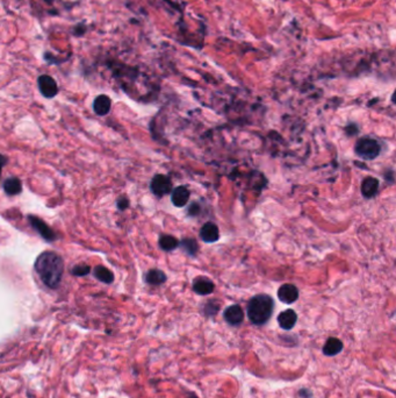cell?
Returning <instances> with one entry per match:
<instances>
[{"mask_svg": "<svg viewBox=\"0 0 396 398\" xmlns=\"http://www.w3.org/2000/svg\"><path fill=\"white\" fill-rule=\"evenodd\" d=\"M381 146L377 140L371 137H362L356 144V153L364 160H373L380 154Z\"/></svg>", "mask_w": 396, "mask_h": 398, "instance_id": "3957f363", "label": "cell"}, {"mask_svg": "<svg viewBox=\"0 0 396 398\" xmlns=\"http://www.w3.org/2000/svg\"><path fill=\"white\" fill-rule=\"evenodd\" d=\"M215 289L214 283L204 276H199L193 281V290L200 296L210 295Z\"/></svg>", "mask_w": 396, "mask_h": 398, "instance_id": "30bf717a", "label": "cell"}, {"mask_svg": "<svg viewBox=\"0 0 396 398\" xmlns=\"http://www.w3.org/2000/svg\"><path fill=\"white\" fill-rule=\"evenodd\" d=\"M38 87L42 96L44 98H48V99H51V98H54L58 93L57 83L49 75L40 76L38 78Z\"/></svg>", "mask_w": 396, "mask_h": 398, "instance_id": "5b68a950", "label": "cell"}, {"mask_svg": "<svg viewBox=\"0 0 396 398\" xmlns=\"http://www.w3.org/2000/svg\"><path fill=\"white\" fill-rule=\"evenodd\" d=\"M219 308V304L215 301H209L203 305V314H206L207 317H212L217 313Z\"/></svg>", "mask_w": 396, "mask_h": 398, "instance_id": "44dd1931", "label": "cell"}, {"mask_svg": "<svg viewBox=\"0 0 396 398\" xmlns=\"http://www.w3.org/2000/svg\"><path fill=\"white\" fill-rule=\"evenodd\" d=\"M91 267H88L86 265H77L75 268L71 269V274L75 276H78V277H81V276H86L90 274Z\"/></svg>", "mask_w": 396, "mask_h": 398, "instance_id": "7402d4cb", "label": "cell"}, {"mask_svg": "<svg viewBox=\"0 0 396 398\" xmlns=\"http://www.w3.org/2000/svg\"><path fill=\"white\" fill-rule=\"evenodd\" d=\"M278 297L285 304H292L299 298V290L293 284H283L279 288Z\"/></svg>", "mask_w": 396, "mask_h": 398, "instance_id": "9c48e42d", "label": "cell"}, {"mask_svg": "<svg viewBox=\"0 0 396 398\" xmlns=\"http://www.w3.org/2000/svg\"><path fill=\"white\" fill-rule=\"evenodd\" d=\"M275 309V302L267 295H257L247 304V317L255 325H264L269 321Z\"/></svg>", "mask_w": 396, "mask_h": 398, "instance_id": "7a4b0ae2", "label": "cell"}, {"mask_svg": "<svg viewBox=\"0 0 396 398\" xmlns=\"http://www.w3.org/2000/svg\"><path fill=\"white\" fill-rule=\"evenodd\" d=\"M28 221L31 223V226L35 229L36 232L41 235L42 239H44L45 241L52 242L56 240V233L52 231V229L49 227L47 223H45L43 220L40 219L39 217L35 216H28Z\"/></svg>", "mask_w": 396, "mask_h": 398, "instance_id": "8992f818", "label": "cell"}, {"mask_svg": "<svg viewBox=\"0 0 396 398\" xmlns=\"http://www.w3.org/2000/svg\"><path fill=\"white\" fill-rule=\"evenodd\" d=\"M117 205L120 211H124V210H127L128 206H129V200H128L126 197H120V198L118 199Z\"/></svg>", "mask_w": 396, "mask_h": 398, "instance_id": "cb8c5ba5", "label": "cell"}, {"mask_svg": "<svg viewBox=\"0 0 396 398\" xmlns=\"http://www.w3.org/2000/svg\"><path fill=\"white\" fill-rule=\"evenodd\" d=\"M392 100H393V103L396 104V90L394 91V93H393V96H392Z\"/></svg>", "mask_w": 396, "mask_h": 398, "instance_id": "484cf974", "label": "cell"}, {"mask_svg": "<svg viewBox=\"0 0 396 398\" xmlns=\"http://www.w3.org/2000/svg\"><path fill=\"white\" fill-rule=\"evenodd\" d=\"M190 196H191V192H190V190L187 189V186L180 185V186H177L176 189H173L171 199H172V203L174 206L184 207L187 203H189Z\"/></svg>", "mask_w": 396, "mask_h": 398, "instance_id": "8fae6325", "label": "cell"}, {"mask_svg": "<svg viewBox=\"0 0 396 398\" xmlns=\"http://www.w3.org/2000/svg\"><path fill=\"white\" fill-rule=\"evenodd\" d=\"M201 211V207L198 203H193L192 205L189 207V210H187V215L190 217H196L200 213Z\"/></svg>", "mask_w": 396, "mask_h": 398, "instance_id": "603a6c76", "label": "cell"}, {"mask_svg": "<svg viewBox=\"0 0 396 398\" xmlns=\"http://www.w3.org/2000/svg\"><path fill=\"white\" fill-rule=\"evenodd\" d=\"M343 350V343L337 338H329L323 346V354L326 356H336Z\"/></svg>", "mask_w": 396, "mask_h": 398, "instance_id": "2e32d148", "label": "cell"}, {"mask_svg": "<svg viewBox=\"0 0 396 398\" xmlns=\"http://www.w3.org/2000/svg\"><path fill=\"white\" fill-rule=\"evenodd\" d=\"M223 317L224 320H226L229 325L238 326V325L242 324L244 320V312L239 305L237 304L230 305V307H228L226 310H224Z\"/></svg>", "mask_w": 396, "mask_h": 398, "instance_id": "52a82bcc", "label": "cell"}, {"mask_svg": "<svg viewBox=\"0 0 396 398\" xmlns=\"http://www.w3.org/2000/svg\"><path fill=\"white\" fill-rule=\"evenodd\" d=\"M379 180L374 177H366L361 183V193L365 198H372L377 195Z\"/></svg>", "mask_w": 396, "mask_h": 398, "instance_id": "5bb4252c", "label": "cell"}, {"mask_svg": "<svg viewBox=\"0 0 396 398\" xmlns=\"http://www.w3.org/2000/svg\"><path fill=\"white\" fill-rule=\"evenodd\" d=\"M200 238L202 241L207 242V243L216 242L217 240L220 239L219 227H217L215 223L212 221L206 222L202 227H201Z\"/></svg>", "mask_w": 396, "mask_h": 398, "instance_id": "ba28073f", "label": "cell"}, {"mask_svg": "<svg viewBox=\"0 0 396 398\" xmlns=\"http://www.w3.org/2000/svg\"><path fill=\"white\" fill-rule=\"evenodd\" d=\"M180 247L184 249V252L186 254H189L190 256H196L199 252V246H198V242L194 239L186 238L183 239L180 241Z\"/></svg>", "mask_w": 396, "mask_h": 398, "instance_id": "ffe728a7", "label": "cell"}, {"mask_svg": "<svg viewBox=\"0 0 396 398\" xmlns=\"http://www.w3.org/2000/svg\"><path fill=\"white\" fill-rule=\"evenodd\" d=\"M81 27H82V26H77V27H76L75 32H74L76 35H82L85 32H86V28H85V27L81 28Z\"/></svg>", "mask_w": 396, "mask_h": 398, "instance_id": "d4e9b609", "label": "cell"}, {"mask_svg": "<svg viewBox=\"0 0 396 398\" xmlns=\"http://www.w3.org/2000/svg\"><path fill=\"white\" fill-rule=\"evenodd\" d=\"M112 101L106 94H100L93 101V110L98 116H106L110 113Z\"/></svg>", "mask_w": 396, "mask_h": 398, "instance_id": "4fadbf2b", "label": "cell"}, {"mask_svg": "<svg viewBox=\"0 0 396 398\" xmlns=\"http://www.w3.org/2000/svg\"><path fill=\"white\" fill-rule=\"evenodd\" d=\"M2 189L8 196H16L22 191V183L16 177H8L2 183Z\"/></svg>", "mask_w": 396, "mask_h": 398, "instance_id": "9a60e30c", "label": "cell"}, {"mask_svg": "<svg viewBox=\"0 0 396 398\" xmlns=\"http://www.w3.org/2000/svg\"><path fill=\"white\" fill-rule=\"evenodd\" d=\"M93 275L94 277L102 283L106 284H111L114 281V275L110 269H107L104 265H95L93 268Z\"/></svg>", "mask_w": 396, "mask_h": 398, "instance_id": "e0dca14e", "label": "cell"}, {"mask_svg": "<svg viewBox=\"0 0 396 398\" xmlns=\"http://www.w3.org/2000/svg\"><path fill=\"white\" fill-rule=\"evenodd\" d=\"M166 281V275L159 269H151L145 274V282L150 285H160Z\"/></svg>", "mask_w": 396, "mask_h": 398, "instance_id": "ac0fdd59", "label": "cell"}, {"mask_svg": "<svg viewBox=\"0 0 396 398\" xmlns=\"http://www.w3.org/2000/svg\"><path fill=\"white\" fill-rule=\"evenodd\" d=\"M151 192L157 197H163L167 193H170L172 190V182L167 176L165 175H156L151 179L150 183Z\"/></svg>", "mask_w": 396, "mask_h": 398, "instance_id": "277c9868", "label": "cell"}, {"mask_svg": "<svg viewBox=\"0 0 396 398\" xmlns=\"http://www.w3.org/2000/svg\"><path fill=\"white\" fill-rule=\"evenodd\" d=\"M35 270L48 288H58L63 278V259L55 252H43L36 259Z\"/></svg>", "mask_w": 396, "mask_h": 398, "instance_id": "6da1fadb", "label": "cell"}, {"mask_svg": "<svg viewBox=\"0 0 396 398\" xmlns=\"http://www.w3.org/2000/svg\"><path fill=\"white\" fill-rule=\"evenodd\" d=\"M158 243H159V247L165 252L174 251L177 247H180V242L173 235H161Z\"/></svg>", "mask_w": 396, "mask_h": 398, "instance_id": "d6986e66", "label": "cell"}, {"mask_svg": "<svg viewBox=\"0 0 396 398\" xmlns=\"http://www.w3.org/2000/svg\"><path fill=\"white\" fill-rule=\"evenodd\" d=\"M296 321H298V314L294 310H286L281 312L278 315V323L280 325V327L283 328V330L289 331L292 330L293 327L295 326Z\"/></svg>", "mask_w": 396, "mask_h": 398, "instance_id": "7c38bea8", "label": "cell"}]
</instances>
